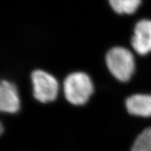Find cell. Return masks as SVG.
Instances as JSON below:
<instances>
[{"mask_svg": "<svg viewBox=\"0 0 151 151\" xmlns=\"http://www.w3.org/2000/svg\"><path fill=\"white\" fill-rule=\"evenodd\" d=\"M130 114L143 117H151V94H134L126 101Z\"/></svg>", "mask_w": 151, "mask_h": 151, "instance_id": "6", "label": "cell"}, {"mask_svg": "<svg viewBox=\"0 0 151 151\" xmlns=\"http://www.w3.org/2000/svg\"><path fill=\"white\" fill-rule=\"evenodd\" d=\"M130 151H151V127L142 131L134 142Z\"/></svg>", "mask_w": 151, "mask_h": 151, "instance_id": "8", "label": "cell"}, {"mask_svg": "<svg viewBox=\"0 0 151 151\" xmlns=\"http://www.w3.org/2000/svg\"><path fill=\"white\" fill-rule=\"evenodd\" d=\"M132 46L135 52L140 55L151 52V20L143 19L134 27Z\"/></svg>", "mask_w": 151, "mask_h": 151, "instance_id": "4", "label": "cell"}, {"mask_svg": "<svg viewBox=\"0 0 151 151\" xmlns=\"http://www.w3.org/2000/svg\"><path fill=\"white\" fill-rule=\"evenodd\" d=\"M2 132H3V126H2V123L0 122V135L2 134Z\"/></svg>", "mask_w": 151, "mask_h": 151, "instance_id": "9", "label": "cell"}, {"mask_svg": "<svg viewBox=\"0 0 151 151\" xmlns=\"http://www.w3.org/2000/svg\"><path fill=\"white\" fill-rule=\"evenodd\" d=\"M142 0H109L111 8L118 14L134 13L141 4Z\"/></svg>", "mask_w": 151, "mask_h": 151, "instance_id": "7", "label": "cell"}, {"mask_svg": "<svg viewBox=\"0 0 151 151\" xmlns=\"http://www.w3.org/2000/svg\"><path fill=\"white\" fill-rule=\"evenodd\" d=\"M33 93L35 99L42 103H48L56 99L58 93V83L54 76L42 70L32 74Z\"/></svg>", "mask_w": 151, "mask_h": 151, "instance_id": "3", "label": "cell"}, {"mask_svg": "<svg viewBox=\"0 0 151 151\" xmlns=\"http://www.w3.org/2000/svg\"><path fill=\"white\" fill-rule=\"evenodd\" d=\"M20 109V98L15 85L7 81H0V111L15 114Z\"/></svg>", "mask_w": 151, "mask_h": 151, "instance_id": "5", "label": "cell"}, {"mask_svg": "<svg viewBox=\"0 0 151 151\" xmlns=\"http://www.w3.org/2000/svg\"><path fill=\"white\" fill-rule=\"evenodd\" d=\"M93 92L94 84L86 73H71L64 81L65 98L74 105H82L87 103Z\"/></svg>", "mask_w": 151, "mask_h": 151, "instance_id": "1", "label": "cell"}, {"mask_svg": "<svg viewBox=\"0 0 151 151\" xmlns=\"http://www.w3.org/2000/svg\"><path fill=\"white\" fill-rule=\"evenodd\" d=\"M106 63L114 77L123 82L130 80L135 70L134 55L124 47H114L109 50L106 55Z\"/></svg>", "mask_w": 151, "mask_h": 151, "instance_id": "2", "label": "cell"}]
</instances>
